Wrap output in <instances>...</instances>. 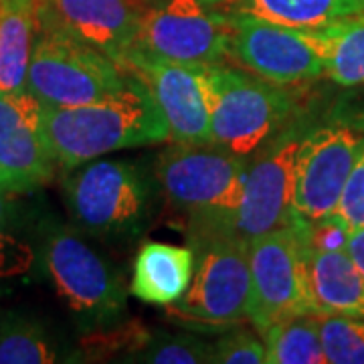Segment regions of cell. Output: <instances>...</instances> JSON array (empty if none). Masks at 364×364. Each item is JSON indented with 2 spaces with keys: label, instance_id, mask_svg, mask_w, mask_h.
Masks as SVG:
<instances>
[{
  "label": "cell",
  "instance_id": "cell-1",
  "mask_svg": "<svg viewBox=\"0 0 364 364\" xmlns=\"http://www.w3.org/2000/svg\"><path fill=\"white\" fill-rule=\"evenodd\" d=\"M100 102L73 107L43 105V124L57 166L73 170L95 158L170 140L168 124L142 79Z\"/></svg>",
  "mask_w": 364,
  "mask_h": 364
},
{
  "label": "cell",
  "instance_id": "cell-2",
  "mask_svg": "<svg viewBox=\"0 0 364 364\" xmlns=\"http://www.w3.org/2000/svg\"><path fill=\"white\" fill-rule=\"evenodd\" d=\"M247 172L249 158L225 146L172 142L158 154L154 178L170 205L188 217V237H198L233 233Z\"/></svg>",
  "mask_w": 364,
  "mask_h": 364
},
{
  "label": "cell",
  "instance_id": "cell-3",
  "mask_svg": "<svg viewBox=\"0 0 364 364\" xmlns=\"http://www.w3.org/2000/svg\"><path fill=\"white\" fill-rule=\"evenodd\" d=\"M158 182L128 160H91L69 170L63 196L79 233L100 239H134L152 217Z\"/></svg>",
  "mask_w": 364,
  "mask_h": 364
},
{
  "label": "cell",
  "instance_id": "cell-4",
  "mask_svg": "<svg viewBox=\"0 0 364 364\" xmlns=\"http://www.w3.org/2000/svg\"><path fill=\"white\" fill-rule=\"evenodd\" d=\"M210 140L239 156L251 158L298 119L287 87L257 77L247 69L207 65Z\"/></svg>",
  "mask_w": 364,
  "mask_h": 364
},
{
  "label": "cell",
  "instance_id": "cell-5",
  "mask_svg": "<svg viewBox=\"0 0 364 364\" xmlns=\"http://www.w3.org/2000/svg\"><path fill=\"white\" fill-rule=\"evenodd\" d=\"M41 263L55 294L87 330L116 326L128 289L75 227L51 225L41 239Z\"/></svg>",
  "mask_w": 364,
  "mask_h": 364
},
{
  "label": "cell",
  "instance_id": "cell-6",
  "mask_svg": "<svg viewBox=\"0 0 364 364\" xmlns=\"http://www.w3.org/2000/svg\"><path fill=\"white\" fill-rule=\"evenodd\" d=\"M188 243L195 251V273L184 296L168 306L170 316L207 330L249 320V243L233 233L188 237Z\"/></svg>",
  "mask_w": 364,
  "mask_h": 364
},
{
  "label": "cell",
  "instance_id": "cell-7",
  "mask_svg": "<svg viewBox=\"0 0 364 364\" xmlns=\"http://www.w3.org/2000/svg\"><path fill=\"white\" fill-rule=\"evenodd\" d=\"M128 77L105 53L71 37L63 28L37 21L26 90L43 105L73 107L100 102L122 90Z\"/></svg>",
  "mask_w": 364,
  "mask_h": 364
},
{
  "label": "cell",
  "instance_id": "cell-8",
  "mask_svg": "<svg viewBox=\"0 0 364 364\" xmlns=\"http://www.w3.org/2000/svg\"><path fill=\"white\" fill-rule=\"evenodd\" d=\"M249 322L259 334L284 320L322 316L312 294L308 251L289 225L249 241Z\"/></svg>",
  "mask_w": 364,
  "mask_h": 364
},
{
  "label": "cell",
  "instance_id": "cell-9",
  "mask_svg": "<svg viewBox=\"0 0 364 364\" xmlns=\"http://www.w3.org/2000/svg\"><path fill=\"white\" fill-rule=\"evenodd\" d=\"M229 13L210 0H152L132 49L184 65H219L227 59ZM130 49V51H132Z\"/></svg>",
  "mask_w": 364,
  "mask_h": 364
},
{
  "label": "cell",
  "instance_id": "cell-10",
  "mask_svg": "<svg viewBox=\"0 0 364 364\" xmlns=\"http://www.w3.org/2000/svg\"><path fill=\"white\" fill-rule=\"evenodd\" d=\"M363 148L360 117L332 116L310 124L299 146L294 213L304 219L332 215Z\"/></svg>",
  "mask_w": 364,
  "mask_h": 364
},
{
  "label": "cell",
  "instance_id": "cell-11",
  "mask_svg": "<svg viewBox=\"0 0 364 364\" xmlns=\"http://www.w3.org/2000/svg\"><path fill=\"white\" fill-rule=\"evenodd\" d=\"M227 59L287 90L326 75L312 31L275 25L243 13H229Z\"/></svg>",
  "mask_w": 364,
  "mask_h": 364
},
{
  "label": "cell",
  "instance_id": "cell-12",
  "mask_svg": "<svg viewBox=\"0 0 364 364\" xmlns=\"http://www.w3.org/2000/svg\"><path fill=\"white\" fill-rule=\"evenodd\" d=\"M308 126L301 117L294 119L277 138L249 158L245 195L233 227L241 241L249 243L287 227L294 215L299 146Z\"/></svg>",
  "mask_w": 364,
  "mask_h": 364
},
{
  "label": "cell",
  "instance_id": "cell-13",
  "mask_svg": "<svg viewBox=\"0 0 364 364\" xmlns=\"http://www.w3.org/2000/svg\"><path fill=\"white\" fill-rule=\"evenodd\" d=\"M119 65L150 90L168 124L170 142H213L207 67L184 65L136 49L126 53Z\"/></svg>",
  "mask_w": 364,
  "mask_h": 364
},
{
  "label": "cell",
  "instance_id": "cell-14",
  "mask_svg": "<svg viewBox=\"0 0 364 364\" xmlns=\"http://www.w3.org/2000/svg\"><path fill=\"white\" fill-rule=\"evenodd\" d=\"M55 168L43 104L28 90L0 93V188L9 195L37 191L55 176Z\"/></svg>",
  "mask_w": 364,
  "mask_h": 364
},
{
  "label": "cell",
  "instance_id": "cell-15",
  "mask_svg": "<svg viewBox=\"0 0 364 364\" xmlns=\"http://www.w3.org/2000/svg\"><path fill=\"white\" fill-rule=\"evenodd\" d=\"M142 11L136 0H37L35 16L119 63L136 43Z\"/></svg>",
  "mask_w": 364,
  "mask_h": 364
},
{
  "label": "cell",
  "instance_id": "cell-16",
  "mask_svg": "<svg viewBox=\"0 0 364 364\" xmlns=\"http://www.w3.org/2000/svg\"><path fill=\"white\" fill-rule=\"evenodd\" d=\"M195 273L193 247L144 243L132 269L130 294L152 306H170L184 296Z\"/></svg>",
  "mask_w": 364,
  "mask_h": 364
},
{
  "label": "cell",
  "instance_id": "cell-17",
  "mask_svg": "<svg viewBox=\"0 0 364 364\" xmlns=\"http://www.w3.org/2000/svg\"><path fill=\"white\" fill-rule=\"evenodd\" d=\"M225 13H243L299 31H322L364 14V0H210Z\"/></svg>",
  "mask_w": 364,
  "mask_h": 364
},
{
  "label": "cell",
  "instance_id": "cell-18",
  "mask_svg": "<svg viewBox=\"0 0 364 364\" xmlns=\"http://www.w3.org/2000/svg\"><path fill=\"white\" fill-rule=\"evenodd\" d=\"M308 272L318 310L364 318V275L346 251L308 253Z\"/></svg>",
  "mask_w": 364,
  "mask_h": 364
},
{
  "label": "cell",
  "instance_id": "cell-19",
  "mask_svg": "<svg viewBox=\"0 0 364 364\" xmlns=\"http://www.w3.org/2000/svg\"><path fill=\"white\" fill-rule=\"evenodd\" d=\"M37 2L0 0V93L26 90L37 37Z\"/></svg>",
  "mask_w": 364,
  "mask_h": 364
},
{
  "label": "cell",
  "instance_id": "cell-20",
  "mask_svg": "<svg viewBox=\"0 0 364 364\" xmlns=\"http://www.w3.org/2000/svg\"><path fill=\"white\" fill-rule=\"evenodd\" d=\"M324 59V71L340 87L364 85V14L312 31Z\"/></svg>",
  "mask_w": 364,
  "mask_h": 364
},
{
  "label": "cell",
  "instance_id": "cell-21",
  "mask_svg": "<svg viewBox=\"0 0 364 364\" xmlns=\"http://www.w3.org/2000/svg\"><path fill=\"white\" fill-rule=\"evenodd\" d=\"M69 363L59 340L39 322L6 314L0 318V364H53Z\"/></svg>",
  "mask_w": 364,
  "mask_h": 364
},
{
  "label": "cell",
  "instance_id": "cell-22",
  "mask_svg": "<svg viewBox=\"0 0 364 364\" xmlns=\"http://www.w3.org/2000/svg\"><path fill=\"white\" fill-rule=\"evenodd\" d=\"M267 364H326L318 316H299L261 332Z\"/></svg>",
  "mask_w": 364,
  "mask_h": 364
},
{
  "label": "cell",
  "instance_id": "cell-23",
  "mask_svg": "<svg viewBox=\"0 0 364 364\" xmlns=\"http://www.w3.org/2000/svg\"><path fill=\"white\" fill-rule=\"evenodd\" d=\"M320 340L330 364H364V318L318 316Z\"/></svg>",
  "mask_w": 364,
  "mask_h": 364
},
{
  "label": "cell",
  "instance_id": "cell-24",
  "mask_svg": "<svg viewBox=\"0 0 364 364\" xmlns=\"http://www.w3.org/2000/svg\"><path fill=\"white\" fill-rule=\"evenodd\" d=\"M132 363L146 364H213V342L193 336H152L148 346L138 352Z\"/></svg>",
  "mask_w": 364,
  "mask_h": 364
},
{
  "label": "cell",
  "instance_id": "cell-25",
  "mask_svg": "<svg viewBox=\"0 0 364 364\" xmlns=\"http://www.w3.org/2000/svg\"><path fill=\"white\" fill-rule=\"evenodd\" d=\"M265 344L253 330L235 328L213 342V364H263Z\"/></svg>",
  "mask_w": 364,
  "mask_h": 364
},
{
  "label": "cell",
  "instance_id": "cell-26",
  "mask_svg": "<svg viewBox=\"0 0 364 364\" xmlns=\"http://www.w3.org/2000/svg\"><path fill=\"white\" fill-rule=\"evenodd\" d=\"M334 215H338L350 231L364 227V148L342 188Z\"/></svg>",
  "mask_w": 364,
  "mask_h": 364
},
{
  "label": "cell",
  "instance_id": "cell-27",
  "mask_svg": "<svg viewBox=\"0 0 364 364\" xmlns=\"http://www.w3.org/2000/svg\"><path fill=\"white\" fill-rule=\"evenodd\" d=\"M346 253L350 255L354 265L358 267V272L364 275V227L350 231L348 237V245H346Z\"/></svg>",
  "mask_w": 364,
  "mask_h": 364
},
{
  "label": "cell",
  "instance_id": "cell-28",
  "mask_svg": "<svg viewBox=\"0 0 364 364\" xmlns=\"http://www.w3.org/2000/svg\"><path fill=\"white\" fill-rule=\"evenodd\" d=\"M6 215H9V193L0 188V233L6 223Z\"/></svg>",
  "mask_w": 364,
  "mask_h": 364
},
{
  "label": "cell",
  "instance_id": "cell-29",
  "mask_svg": "<svg viewBox=\"0 0 364 364\" xmlns=\"http://www.w3.org/2000/svg\"><path fill=\"white\" fill-rule=\"evenodd\" d=\"M136 2H138V4H142V6H146V4H150L152 0H136Z\"/></svg>",
  "mask_w": 364,
  "mask_h": 364
},
{
  "label": "cell",
  "instance_id": "cell-30",
  "mask_svg": "<svg viewBox=\"0 0 364 364\" xmlns=\"http://www.w3.org/2000/svg\"><path fill=\"white\" fill-rule=\"evenodd\" d=\"M28 2H37V0H28Z\"/></svg>",
  "mask_w": 364,
  "mask_h": 364
}]
</instances>
